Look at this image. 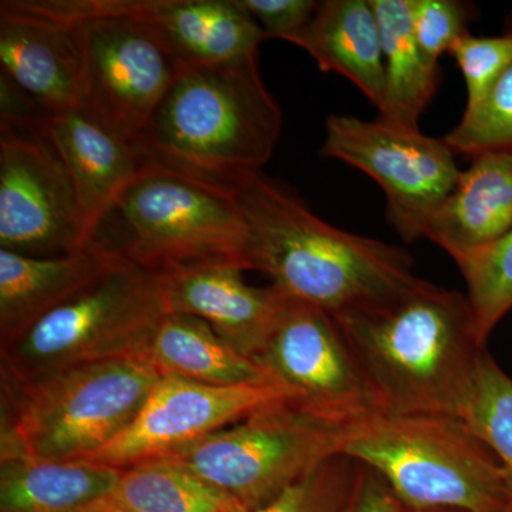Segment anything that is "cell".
<instances>
[{
    "label": "cell",
    "mask_w": 512,
    "mask_h": 512,
    "mask_svg": "<svg viewBox=\"0 0 512 512\" xmlns=\"http://www.w3.org/2000/svg\"><path fill=\"white\" fill-rule=\"evenodd\" d=\"M359 468L355 460L339 454L256 512H343L355 490Z\"/></svg>",
    "instance_id": "cell-28"
},
{
    "label": "cell",
    "mask_w": 512,
    "mask_h": 512,
    "mask_svg": "<svg viewBox=\"0 0 512 512\" xmlns=\"http://www.w3.org/2000/svg\"><path fill=\"white\" fill-rule=\"evenodd\" d=\"M161 377L146 357H124L2 387L0 460L92 456L136 419Z\"/></svg>",
    "instance_id": "cell-5"
},
{
    "label": "cell",
    "mask_w": 512,
    "mask_h": 512,
    "mask_svg": "<svg viewBox=\"0 0 512 512\" xmlns=\"http://www.w3.org/2000/svg\"><path fill=\"white\" fill-rule=\"evenodd\" d=\"M323 72L338 73L355 84L379 109L384 96V57L370 0H325L298 45Z\"/></svg>",
    "instance_id": "cell-20"
},
{
    "label": "cell",
    "mask_w": 512,
    "mask_h": 512,
    "mask_svg": "<svg viewBox=\"0 0 512 512\" xmlns=\"http://www.w3.org/2000/svg\"><path fill=\"white\" fill-rule=\"evenodd\" d=\"M255 362L302 409L350 427L384 413L348 340L330 313L285 295Z\"/></svg>",
    "instance_id": "cell-10"
},
{
    "label": "cell",
    "mask_w": 512,
    "mask_h": 512,
    "mask_svg": "<svg viewBox=\"0 0 512 512\" xmlns=\"http://www.w3.org/2000/svg\"><path fill=\"white\" fill-rule=\"evenodd\" d=\"M0 66L50 116L82 104L77 26L36 12L26 0L0 3Z\"/></svg>",
    "instance_id": "cell-16"
},
{
    "label": "cell",
    "mask_w": 512,
    "mask_h": 512,
    "mask_svg": "<svg viewBox=\"0 0 512 512\" xmlns=\"http://www.w3.org/2000/svg\"><path fill=\"white\" fill-rule=\"evenodd\" d=\"M456 265L466 281L478 340L485 346L512 309V229L490 247L458 259Z\"/></svg>",
    "instance_id": "cell-25"
},
{
    "label": "cell",
    "mask_w": 512,
    "mask_h": 512,
    "mask_svg": "<svg viewBox=\"0 0 512 512\" xmlns=\"http://www.w3.org/2000/svg\"><path fill=\"white\" fill-rule=\"evenodd\" d=\"M348 429L286 397L165 460L188 468L256 512L342 454Z\"/></svg>",
    "instance_id": "cell-7"
},
{
    "label": "cell",
    "mask_w": 512,
    "mask_h": 512,
    "mask_svg": "<svg viewBox=\"0 0 512 512\" xmlns=\"http://www.w3.org/2000/svg\"><path fill=\"white\" fill-rule=\"evenodd\" d=\"M242 8L258 23L266 40L281 39L298 45L319 2L316 0H239Z\"/></svg>",
    "instance_id": "cell-31"
},
{
    "label": "cell",
    "mask_w": 512,
    "mask_h": 512,
    "mask_svg": "<svg viewBox=\"0 0 512 512\" xmlns=\"http://www.w3.org/2000/svg\"><path fill=\"white\" fill-rule=\"evenodd\" d=\"M384 57V96L380 119L419 130L421 114L441 83L440 64L430 63L414 37L410 0H370Z\"/></svg>",
    "instance_id": "cell-23"
},
{
    "label": "cell",
    "mask_w": 512,
    "mask_h": 512,
    "mask_svg": "<svg viewBox=\"0 0 512 512\" xmlns=\"http://www.w3.org/2000/svg\"><path fill=\"white\" fill-rule=\"evenodd\" d=\"M146 359L161 376L210 386L276 383L255 360L239 353L204 320L167 313L148 346Z\"/></svg>",
    "instance_id": "cell-22"
},
{
    "label": "cell",
    "mask_w": 512,
    "mask_h": 512,
    "mask_svg": "<svg viewBox=\"0 0 512 512\" xmlns=\"http://www.w3.org/2000/svg\"><path fill=\"white\" fill-rule=\"evenodd\" d=\"M26 3L43 13L30 0ZM43 15L77 26L82 46V104L133 141L170 89L177 64L146 30L126 19Z\"/></svg>",
    "instance_id": "cell-12"
},
{
    "label": "cell",
    "mask_w": 512,
    "mask_h": 512,
    "mask_svg": "<svg viewBox=\"0 0 512 512\" xmlns=\"http://www.w3.org/2000/svg\"><path fill=\"white\" fill-rule=\"evenodd\" d=\"M343 512H404V507L376 471L360 464L355 490Z\"/></svg>",
    "instance_id": "cell-33"
},
{
    "label": "cell",
    "mask_w": 512,
    "mask_h": 512,
    "mask_svg": "<svg viewBox=\"0 0 512 512\" xmlns=\"http://www.w3.org/2000/svg\"><path fill=\"white\" fill-rule=\"evenodd\" d=\"M282 110L259 73L258 53L178 67L133 140L143 164L231 191L274 154Z\"/></svg>",
    "instance_id": "cell-3"
},
{
    "label": "cell",
    "mask_w": 512,
    "mask_h": 512,
    "mask_svg": "<svg viewBox=\"0 0 512 512\" xmlns=\"http://www.w3.org/2000/svg\"><path fill=\"white\" fill-rule=\"evenodd\" d=\"M333 318L384 413L463 417L485 352L467 295L416 278Z\"/></svg>",
    "instance_id": "cell-2"
},
{
    "label": "cell",
    "mask_w": 512,
    "mask_h": 512,
    "mask_svg": "<svg viewBox=\"0 0 512 512\" xmlns=\"http://www.w3.org/2000/svg\"><path fill=\"white\" fill-rule=\"evenodd\" d=\"M507 22L512 25V13ZM443 140L456 156H512V63L476 107L464 110L460 123Z\"/></svg>",
    "instance_id": "cell-27"
},
{
    "label": "cell",
    "mask_w": 512,
    "mask_h": 512,
    "mask_svg": "<svg viewBox=\"0 0 512 512\" xmlns=\"http://www.w3.org/2000/svg\"><path fill=\"white\" fill-rule=\"evenodd\" d=\"M414 37L430 63L440 64L461 37L470 33L476 6L460 0H410Z\"/></svg>",
    "instance_id": "cell-30"
},
{
    "label": "cell",
    "mask_w": 512,
    "mask_h": 512,
    "mask_svg": "<svg viewBox=\"0 0 512 512\" xmlns=\"http://www.w3.org/2000/svg\"><path fill=\"white\" fill-rule=\"evenodd\" d=\"M286 397L292 394L278 383L221 387L163 376L136 419L83 460L116 470L165 460Z\"/></svg>",
    "instance_id": "cell-13"
},
{
    "label": "cell",
    "mask_w": 512,
    "mask_h": 512,
    "mask_svg": "<svg viewBox=\"0 0 512 512\" xmlns=\"http://www.w3.org/2000/svg\"><path fill=\"white\" fill-rule=\"evenodd\" d=\"M167 315L158 272L120 256L106 274L0 346L2 387H20L72 367L146 357Z\"/></svg>",
    "instance_id": "cell-6"
},
{
    "label": "cell",
    "mask_w": 512,
    "mask_h": 512,
    "mask_svg": "<svg viewBox=\"0 0 512 512\" xmlns=\"http://www.w3.org/2000/svg\"><path fill=\"white\" fill-rule=\"evenodd\" d=\"M244 266L205 261L158 272L165 311L204 320L242 355L255 360L274 329L285 293L249 285Z\"/></svg>",
    "instance_id": "cell-15"
},
{
    "label": "cell",
    "mask_w": 512,
    "mask_h": 512,
    "mask_svg": "<svg viewBox=\"0 0 512 512\" xmlns=\"http://www.w3.org/2000/svg\"><path fill=\"white\" fill-rule=\"evenodd\" d=\"M404 507V505H403ZM404 512H463L456 510H412V508L404 507Z\"/></svg>",
    "instance_id": "cell-35"
},
{
    "label": "cell",
    "mask_w": 512,
    "mask_h": 512,
    "mask_svg": "<svg viewBox=\"0 0 512 512\" xmlns=\"http://www.w3.org/2000/svg\"><path fill=\"white\" fill-rule=\"evenodd\" d=\"M50 119L28 93L0 73V126L43 131Z\"/></svg>",
    "instance_id": "cell-32"
},
{
    "label": "cell",
    "mask_w": 512,
    "mask_h": 512,
    "mask_svg": "<svg viewBox=\"0 0 512 512\" xmlns=\"http://www.w3.org/2000/svg\"><path fill=\"white\" fill-rule=\"evenodd\" d=\"M320 156L373 178L386 197L387 220L406 242L424 238V229L461 174L456 154L443 138L380 117L329 116Z\"/></svg>",
    "instance_id": "cell-9"
},
{
    "label": "cell",
    "mask_w": 512,
    "mask_h": 512,
    "mask_svg": "<svg viewBox=\"0 0 512 512\" xmlns=\"http://www.w3.org/2000/svg\"><path fill=\"white\" fill-rule=\"evenodd\" d=\"M47 15L113 16L136 23L178 67L258 53L265 33L239 0H33Z\"/></svg>",
    "instance_id": "cell-14"
},
{
    "label": "cell",
    "mask_w": 512,
    "mask_h": 512,
    "mask_svg": "<svg viewBox=\"0 0 512 512\" xmlns=\"http://www.w3.org/2000/svg\"><path fill=\"white\" fill-rule=\"evenodd\" d=\"M111 215L124 229L111 249L150 271L205 261L244 266L247 229L232 191L144 164Z\"/></svg>",
    "instance_id": "cell-8"
},
{
    "label": "cell",
    "mask_w": 512,
    "mask_h": 512,
    "mask_svg": "<svg viewBox=\"0 0 512 512\" xmlns=\"http://www.w3.org/2000/svg\"><path fill=\"white\" fill-rule=\"evenodd\" d=\"M467 87V109H473L512 63V25L505 22L501 36L478 37L471 33L451 47Z\"/></svg>",
    "instance_id": "cell-29"
},
{
    "label": "cell",
    "mask_w": 512,
    "mask_h": 512,
    "mask_svg": "<svg viewBox=\"0 0 512 512\" xmlns=\"http://www.w3.org/2000/svg\"><path fill=\"white\" fill-rule=\"evenodd\" d=\"M120 255L96 241L62 256H29L0 249V346L92 284Z\"/></svg>",
    "instance_id": "cell-18"
},
{
    "label": "cell",
    "mask_w": 512,
    "mask_h": 512,
    "mask_svg": "<svg viewBox=\"0 0 512 512\" xmlns=\"http://www.w3.org/2000/svg\"><path fill=\"white\" fill-rule=\"evenodd\" d=\"M461 419L500 460L512 498V377L487 350Z\"/></svg>",
    "instance_id": "cell-26"
},
{
    "label": "cell",
    "mask_w": 512,
    "mask_h": 512,
    "mask_svg": "<svg viewBox=\"0 0 512 512\" xmlns=\"http://www.w3.org/2000/svg\"><path fill=\"white\" fill-rule=\"evenodd\" d=\"M231 191L247 229L245 269L289 298L338 316L386 301L416 279L409 252L320 220L262 171Z\"/></svg>",
    "instance_id": "cell-1"
},
{
    "label": "cell",
    "mask_w": 512,
    "mask_h": 512,
    "mask_svg": "<svg viewBox=\"0 0 512 512\" xmlns=\"http://www.w3.org/2000/svg\"><path fill=\"white\" fill-rule=\"evenodd\" d=\"M46 136L69 171L87 225L97 238L143 160L130 138L83 104L52 116Z\"/></svg>",
    "instance_id": "cell-17"
},
{
    "label": "cell",
    "mask_w": 512,
    "mask_h": 512,
    "mask_svg": "<svg viewBox=\"0 0 512 512\" xmlns=\"http://www.w3.org/2000/svg\"><path fill=\"white\" fill-rule=\"evenodd\" d=\"M89 512H137L134 510H130V508L124 507V505H120L114 503V501L110 500V497L107 500H104L103 503L96 505L93 510Z\"/></svg>",
    "instance_id": "cell-34"
},
{
    "label": "cell",
    "mask_w": 512,
    "mask_h": 512,
    "mask_svg": "<svg viewBox=\"0 0 512 512\" xmlns=\"http://www.w3.org/2000/svg\"><path fill=\"white\" fill-rule=\"evenodd\" d=\"M110 500L137 512H251L237 498L170 460L120 470Z\"/></svg>",
    "instance_id": "cell-24"
},
{
    "label": "cell",
    "mask_w": 512,
    "mask_h": 512,
    "mask_svg": "<svg viewBox=\"0 0 512 512\" xmlns=\"http://www.w3.org/2000/svg\"><path fill=\"white\" fill-rule=\"evenodd\" d=\"M120 473L86 460H0V512H89L113 494Z\"/></svg>",
    "instance_id": "cell-21"
},
{
    "label": "cell",
    "mask_w": 512,
    "mask_h": 512,
    "mask_svg": "<svg viewBox=\"0 0 512 512\" xmlns=\"http://www.w3.org/2000/svg\"><path fill=\"white\" fill-rule=\"evenodd\" d=\"M342 454L412 510L512 512L500 460L460 417L376 414L349 427Z\"/></svg>",
    "instance_id": "cell-4"
},
{
    "label": "cell",
    "mask_w": 512,
    "mask_h": 512,
    "mask_svg": "<svg viewBox=\"0 0 512 512\" xmlns=\"http://www.w3.org/2000/svg\"><path fill=\"white\" fill-rule=\"evenodd\" d=\"M96 241L46 130L0 126V249L62 256Z\"/></svg>",
    "instance_id": "cell-11"
},
{
    "label": "cell",
    "mask_w": 512,
    "mask_h": 512,
    "mask_svg": "<svg viewBox=\"0 0 512 512\" xmlns=\"http://www.w3.org/2000/svg\"><path fill=\"white\" fill-rule=\"evenodd\" d=\"M511 229L512 156L484 153L461 171L456 187L424 229V238L457 262L500 241Z\"/></svg>",
    "instance_id": "cell-19"
}]
</instances>
